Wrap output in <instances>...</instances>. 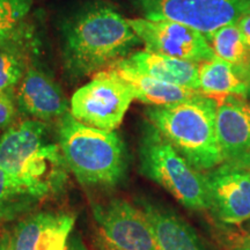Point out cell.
Instances as JSON below:
<instances>
[{
  "mask_svg": "<svg viewBox=\"0 0 250 250\" xmlns=\"http://www.w3.org/2000/svg\"><path fill=\"white\" fill-rule=\"evenodd\" d=\"M142 41L114 8H86L62 27V58L70 74L87 77L126 58Z\"/></svg>",
  "mask_w": 250,
  "mask_h": 250,
  "instance_id": "1",
  "label": "cell"
},
{
  "mask_svg": "<svg viewBox=\"0 0 250 250\" xmlns=\"http://www.w3.org/2000/svg\"><path fill=\"white\" fill-rule=\"evenodd\" d=\"M48 123L26 120L0 137V167L39 201L58 193L67 180V165L58 144L48 140Z\"/></svg>",
  "mask_w": 250,
  "mask_h": 250,
  "instance_id": "2",
  "label": "cell"
},
{
  "mask_svg": "<svg viewBox=\"0 0 250 250\" xmlns=\"http://www.w3.org/2000/svg\"><path fill=\"white\" fill-rule=\"evenodd\" d=\"M218 102L202 93L166 105H151L153 126L197 170L208 173L223 164L217 133Z\"/></svg>",
  "mask_w": 250,
  "mask_h": 250,
  "instance_id": "3",
  "label": "cell"
},
{
  "mask_svg": "<svg viewBox=\"0 0 250 250\" xmlns=\"http://www.w3.org/2000/svg\"><path fill=\"white\" fill-rule=\"evenodd\" d=\"M57 133L68 169L81 184L112 187L125 177L126 148L115 131L89 126L67 112L59 120Z\"/></svg>",
  "mask_w": 250,
  "mask_h": 250,
  "instance_id": "4",
  "label": "cell"
},
{
  "mask_svg": "<svg viewBox=\"0 0 250 250\" xmlns=\"http://www.w3.org/2000/svg\"><path fill=\"white\" fill-rule=\"evenodd\" d=\"M139 158L144 176L160 184L183 206L195 211L210 208L205 174L195 169L149 122L143 130Z\"/></svg>",
  "mask_w": 250,
  "mask_h": 250,
  "instance_id": "5",
  "label": "cell"
},
{
  "mask_svg": "<svg viewBox=\"0 0 250 250\" xmlns=\"http://www.w3.org/2000/svg\"><path fill=\"white\" fill-rule=\"evenodd\" d=\"M133 100L130 87L111 71L104 70L74 92L70 101V112L81 123L114 131L123 122Z\"/></svg>",
  "mask_w": 250,
  "mask_h": 250,
  "instance_id": "6",
  "label": "cell"
},
{
  "mask_svg": "<svg viewBox=\"0 0 250 250\" xmlns=\"http://www.w3.org/2000/svg\"><path fill=\"white\" fill-rule=\"evenodd\" d=\"M142 17L175 21L208 37L219 28L235 23L247 13L249 0H132Z\"/></svg>",
  "mask_w": 250,
  "mask_h": 250,
  "instance_id": "7",
  "label": "cell"
},
{
  "mask_svg": "<svg viewBox=\"0 0 250 250\" xmlns=\"http://www.w3.org/2000/svg\"><path fill=\"white\" fill-rule=\"evenodd\" d=\"M127 21L142 41L145 50L153 54L197 64H202L214 57L204 34L186 24L145 18L127 19Z\"/></svg>",
  "mask_w": 250,
  "mask_h": 250,
  "instance_id": "8",
  "label": "cell"
},
{
  "mask_svg": "<svg viewBox=\"0 0 250 250\" xmlns=\"http://www.w3.org/2000/svg\"><path fill=\"white\" fill-rule=\"evenodd\" d=\"M99 235L121 250H159L158 243L143 208L123 199H112L94 208Z\"/></svg>",
  "mask_w": 250,
  "mask_h": 250,
  "instance_id": "9",
  "label": "cell"
},
{
  "mask_svg": "<svg viewBox=\"0 0 250 250\" xmlns=\"http://www.w3.org/2000/svg\"><path fill=\"white\" fill-rule=\"evenodd\" d=\"M210 208L221 223L250 220V170L221 164L205 173Z\"/></svg>",
  "mask_w": 250,
  "mask_h": 250,
  "instance_id": "10",
  "label": "cell"
},
{
  "mask_svg": "<svg viewBox=\"0 0 250 250\" xmlns=\"http://www.w3.org/2000/svg\"><path fill=\"white\" fill-rule=\"evenodd\" d=\"M217 133L223 164L250 170V101L228 98L218 103Z\"/></svg>",
  "mask_w": 250,
  "mask_h": 250,
  "instance_id": "11",
  "label": "cell"
},
{
  "mask_svg": "<svg viewBox=\"0 0 250 250\" xmlns=\"http://www.w3.org/2000/svg\"><path fill=\"white\" fill-rule=\"evenodd\" d=\"M18 109L31 120H61L70 112V102L56 81L42 68L29 65L18 86Z\"/></svg>",
  "mask_w": 250,
  "mask_h": 250,
  "instance_id": "12",
  "label": "cell"
},
{
  "mask_svg": "<svg viewBox=\"0 0 250 250\" xmlns=\"http://www.w3.org/2000/svg\"><path fill=\"white\" fill-rule=\"evenodd\" d=\"M76 218L68 213L40 212L21 220L11 235L12 250H64Z\"/></svg>",
  "mask_w": 250,
  "mask_h": 250,
  "instance_id": "13",
  "label": "cell"
},
{
  "mask_svg": "<svg viewBox=\"0 0 250 250\" xmlns=\"http://www.w3.org/2000/svg\"><path fill=\"white\" fill-rule=\"evenodd\" d=\"M122 61L155 79L199 92V64L197 62L153 54L145 49L134 51Z\"/></svg>",
  "mask_w": 250,
  "mask_h": 250,
  "instance_id": "14",
  "label": "cell"
},
{
  "mask_svg": "<svg viewBox=\"0 0 250 250\" xmlns=\"http://www.w3.org/2000/svg\"><path fill=\"white\" fill-rule=\"evenodd\" d=\"M107 70L124 81L132 90L134 99L149 105H166L197 95L201 92L155 79L148 74L134 70L120 61Z\"/></svg>",
  "mask_w": 250,
  "mask_h": 250,
  "instance_id": "15",
  "label": "cell"
},
{
  "mask_svg": "<svg viewBox=\"0 0 250 250\" xmlns=\"http://www.w3.org/2000/svg\"><path fill=\"white\" fill-rule=\"evenodd\" d=\"M143 211L154 232L159 250H205L197 233L173 212L144 203Z\"/></svg>",
  "mask_w": 250,
  "mask_h": 250,
  "instance_id": "16",
  "label": "cell"
},
{
  "mask_svg": "<svg viewBox=\"0 0 250 250\" xmlns=\"http://www.w3.org/2000/svg\"><path fill=\"white\" fill-rule=\"evenodd\" d=\"M199 92L218 103L228 98L247 99L246 78L234 65L214 57L199 64Z\"/></svg>",
  "mask_w": 250,
  "mask_h": 250,
  "instance_id": "17",
  "label": "cell"
},
{
  "mask_svg": "<svg viewBox=\"0 0 250 250\" xmlns=\"http://www.w3.org/2000/svg\"><path fill=\"white\" fill-rule=\"evenodd\" d=\"M206 39L215 57L234 65L247 77L250 72V51L236 22L219 28Z\"/></svg>",
  "mask_w": 250,
  "mask_h": 250,
  "instance_id": "18",
  "label": "cell"
},
{
  "mask_svg": "<svg viewBox=\"0 0 250 250\" xmlns=\"http://www.w3.org/2000/svg\"><path fill=\"white\" fill-rule=\"evenodd\" d=\"M24 45L22 29L0 40V92L13 93L22 80L29 66Z\"/></svg>",
  "mask_w": 250,
  "mask_h": 250,
  "instance_id": "19",
  "label": "cell"
},
{
  "mask_svg": "<svg viewBox=\"0 0 250 250\" xmlns=\"http://www.w3.org/2000/svg\"><path fill=\"white\" fill-rule=\"evenodd\" d=\"M39 199L0 167V219H14L34 208Z\"/></svg>",
  "mask_w": 250,
  "mask_h": 250,
  "instance_id": "20",
  "label": "cell"
},
{
  "mask_svg": "<svg viewBox=\"0 0 250 250\" xmlns=\"http://www.w3.org/2000/svg\"><path fill=\"white\" fill-rule=\"evenodd\" d=\"M31 6V0H0V40L22 29Z\"/></svg>",
  "mask_w": 250,
  "mask_h": 250,
  "instance_id": "21",
  "label": "cell"
},
{
  "mask_svg": "<svg viewBox=\"0 0 250 250\" xmlns=\"http://www.w3.org/2000/svg\"><path fill=\"white\" fill-rule=\"evenodd\" d=\"M18 110L14 93L0 92V130H7L15 123Z\"/></svg>",
  "mask_w": 250,
  "mask_h": 250,
  "instance_id": "22",
  "label": "cell"
},
{
  "mask_svg": "<svg viewBox=\"0 0 250 250\" xmlns=\"http://www.w3.org/2000/svg\"><path fill=\"white\" fill-rule=\"evenodd\" d=\"M237 26H239L240 30H241L243 40H245L246 45L248 46L250 51V14H245L237 21Z\"/></svg>",
  "mask_w": 250,
  "mask_h": 250,
  "instance_id": "23",
  "label": "cell"
},
{
  "mask_svg": "<svg viewBox=\"0 0 250 250\" xmlns=\"http://www.w3.org/2000/svg\"><path fill=\"white\" fill-rule=\"evenodd\" d=\"M64 250H87V248L85 243L81 240V237L78 235V234H76V235H73L68 239Z\"/></svg>",
  "mask_w": 250,
  "mask_h": 250,
  "instance_id": "24",
  "label": "cell"
},
{
  "mask_svg": "<svg viewBox=\"0 0 250 250\" xmlns=\"http://www.w3.org/2000/svg\"><path fill=\"white\" fill-rule=\"evenodd\" d=\"M0 250H12L11 249V235L8 233L2 232L0 236Z\"/></svg>",
  "mask_w": 250,
  "mask_h": 250,
  "instance_id": "25",
  "label": "cell"
},
{
  "mask_svg": "<svg viewBox=\"0 0 250 250\" xmlns=\"http://www.w3.org/2000/svg\"><path fill=\"white\" fill-rule=\"evenodd\" d=\"M96 243H98V250H121L116 248V247L110 245V243H109L107 240L103 239L101 235H99Z\"/></svg>",
  "mask_w": 250,
  "mask_h": 250,
  "instance_id": "26",
  "label": "cell"
},
{
  "mask_svg": "<svg viewBox=\"0 0 250 250\" xmlns=\"http://www.w3.org/2000/svg\"><path fill=\"white\" fill-rule=\"evenodd\" d=\"M235 250H250V241L247 239H243L239 247H236Z\"/></svg>",
  "mask_w": 250,
  "mask_h": 250,
  "instance_id": "27",
  "label": "cell"
},
{
  "mask_svg": "<svg viewBox=\"0 0 250 250\" xmlns=\"http://www.w3.org/2000/svg\"><path fill=\"white\" fill-rule=\"evenodd\" d=\"M246 81H247V87H248V94H247V99H250V72L248 74H247Z\"/></svg>",
  "mask_w": 250,
  "mask_h": 250,
  "instance_id": "28",
  "label": "cell"
},
{
  "mask_svg": "<svg viewBox=\"0 0 250 250\" xmlns=\"http://www.w3.org/2000/svg\"><path fill=\"white\" fill-rule=\"evenodd\" d=\"M246 14H250V0H249L248 7H247V13H246Z\"/></svg>",
  "mask_w": 250,
  "mask_h": 250,
  "instance_id": "29",
  "label": "cell"
},
{
  "mask_svg": "<svg viewBox=\"0 0 250 250\" xmlns=\"http://www.w3.org/2000/svg\"><path fill=\"white\" fill-rule=\"evenodd\" d=\"M246 239H247V240H249V241H250V235H249V236H247Z\"/></svg>",
  "mask_w": 250,
  "mask_h": 250,
  "instance_id": "30",
  "label": "cell"
},
{
  "mask_svg": "<svg viewBox=\"0 0 250 250\" xmlns=\"http://www.w3.org/2000/svg\"><path fill=\"white\" fill-rule=\"evenodd\" d=\"M249 221H250V220H249Z\"/></svg>",
  "mask_w": 250,
  "mask_h": 250,
  "instance_id": "31",
  "label": "cell"
}]
</instances>
